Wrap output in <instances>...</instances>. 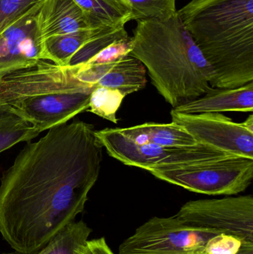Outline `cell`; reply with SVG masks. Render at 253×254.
Wrapping results in <instances>:
<instances>
[{
	"label": "cell",
	"mask_w": 253,
	"mask_h": 254,
	"mask_svg": "<svg viewBox=\"0 0 253 254\" xmlns=\"http://www.w3.org/2000/svg\"><path fill=\"white\" fill-rule=\"evenodd\" d=\"M40 133L31 124L0 109V153L20 142L32 140Z\"/></svg>",
	"instance_id": "cell-18"
},
{
	"label": "cell",
	"mask_w": 253,
	"mask_h": 254,
	"mask_svg": "<svg viewBox=\"0 0 253 254\" xmlns=\"http://www.w3.org/2000/svg\"><path fill=\"white\" fill-rule=\"evenodd\" d=\"M132 49V37L127 36L116 40L114 43L102 49L98 55L82 65H102L114 64L129 55Z\"/></svg>",
	"instance_id": "cell-23"
},
{
	"label": "cell",
	"mask_w": 253,
	"mask_h": 254,
	"mask_svg": "<svg viewBox=\"0 0 253 254\" xmlns=\"http://www.w3.org/2000/svg\"><path fill=\"white\" fill-rule=\"evenodd\" d=\"M131 12V20L163 21L177 13L176 0H120Z\"/></svg>",
	"instance_id": "cell-19"
},
{
	"label": "cell",
	"mask_w": 253,
	"mask_h": 254,
	"mask_svg": "<svg viewBox=\"0 0 253 254\" xmlns=\"http://www.w3.org/2000/svg\"><path fill=\"white\" fill-rule=\"evenodd\" d=\"M95 135L110 156L126 165L147 171L157 167L193 164L233 155L202 143L190 146L138 145L123 135L118 128L95 130Z\"/></svg>",
	"instance_id": "cell-6"
},
{
	"label": "cell",
	"mask_w": 253,
	"mask_h": 254,
	"mask_svg": "<svg viewBox=\"0 0 253 254\" xmlns=\"http://www.w3.org/2000/svg\"><path fill=\"white\" fill-rule=\"evenodd\" d=\"M176 113L199 114L253 110V81L234 89L214 88L193 101L172 109Z\"/></svg>",
	"instance_id": "cell-12"
},
{
	"label": "cell",
	"mask_w": 253,
	"mask_h": 254,
	"mask_svg": "<svg viewBox=\"0 0 253 254\" xmlns=\"http://www.w3.org/2000/svg\"><path fill=\"white\" fill-rule=\"evenodd\" d=\"M129 55L139 60L172 108L210 92L213 70L178 13L166 20L139 21Z\"/></svg>",
	"instance_id": "cell-3"
},
{
	"label": "cell",
	"mask_w": 253,
	"mask_h": 254,
	"mask_svg": "<svg viewBox=\"0 0 253 254\" xmlns=\"http://www.w3.org/2000/svg\"><path fill=\"white\" fill-rule=\"evenodd\" d=\"M118 129L123 135L138 145L152 143L162 146H190L199 143L187 130L174 122L146 123Z\"/></svg>",
	"instance_id": "cell-13"
},
{
	"label": "cell",
	"mask_w": 253,
	"mask_h": 254,
	"mask_svg": "<svg viewBox=\"0 0 253 254\" xmlns=\"http://www.w3.org/2000/svg\"><path fill=\"white\" fill-rule=\"evenodd\" d=\"M89 28L62 35L53 36L44 40L45 52L47 61L56 65H69L73 57L105 28Z\"/></svg>",
	"instance_id": "cell-15"
},
{
	"label": "cell",
	"mask_w": 253,
	"mask_h": 254,
	"mask_svg": "<svg viewBox=\"0 0 253 254\" xmlns=\"http://www.w3.org/2000/svg\"><path fill=\"white\" fill-rule=\"evenodd\" d=\"M98 27H125L131 12L120 0H74Z\"/></svg>",
	"instance_id": "cell-16"
},
{
	"label": "cell",
	"mask_w": 253,
	"mask_h": 254,
	"mask_svg": "<svg viewBox=\"0 0 253 254\" xmlns=\"http://www.w3.org/2000/svg\"><path fill=\"white\" fill-rule=\"evenodd\" d=\"M92 232V228L83 220L74 221L56 233L40 254H80Z\"/></svg>",
	"instance_id": "cell-17"
},
{
	"label": "cell",
	"mask_w": 253,
	"mask_h": 254,
	"mask_svg": "<svg viewBox=\"0 0 253 254\" xmlns=\"http://www.w3.org/2000/svg\"><path fill=\"white\" fill-rule=\"evenodd\" d=\"M124 98V95L118 90L95 86L91 94L88 111L108 122L117 124V111Z\"/></svg>",
	"instance_id": "cell-20"
},
{
	"label": "cell",
	"mask_w": 253,
	"mask_h": 254,
	"mask_svg": "<svg viewBox=\"0 0 253 254\" xmlns=\"http://www.w3.org/2000/svg\"><path fill=\"white\" fill-rule=\"evenodd\" d=\"M95 87L80 80L75 67L41 61L0 77V109L41 133L88 111Z\"/></svg>",
	"instance_id": "cell-4"
},
{
	"label": "cell",
	"mask_w": 253,
	"mask_h": 254,
	"mask_svg": "<svg viewBox=\"0 0 253 254\" xmlns=\"http://www.w3.org/2000/svg\"><path fill=\"white\" fill-rule=\"evenodd\" d=\"M147 83V68L139 60L128 55L117 61L95 86L116 89L126 97L142 90Z\"/></svg>",
	"instance_id": "cell-14"
},
{
	"label": "cell",
	"mask_w": 253,
	"mask_h": 254,
	"mask_svg": "<svg viewBox=\"0 0 253 254\" xmlns=\"http://www.w3.org/2000/svg\"><path fill=\"white\" fill-rule=\"evenodd\" d=\"M43 40L98 27L74 0H46L37 14Z\"/></svg>",
	"instance_id": "cell-11"
},
{
	"label": "cell",
	"mask_w": 253,
	"mask_h": 254,
	"mask_svg": "<svg viewBox=\"0 0 253 254\" xmlns=\"http://www.w3.org/2000/svg\"><path fill=\"white\" fill-rule=\"evenodd\" d=\"M102 146L93 125L74 121L28 143L3 173L0 234L16 252L34 254L83 213L99 178Z\"/></svg>",
	"instance_id": "cell-1"
},
{
	"label": "cell",
	"mask_w": 253,
	"mask_h": 254,
	"mask_svg": "<svg viewBox=\"0 0 253 254\" xmlns=\"http://www.w3.org/2000/svg\"><path fill=\"white\" fill-rule=\"evenodd\" d=\"M148 172L192 192L233 195L244 192L252 183L253 158L227 155L193 164L157 167Z\"/></svg>",
	"instance_id": "cell-5"
},
{
	"label": "cell",
	"mask_w": 253,
	"mask_h": 254,
	"mask_svg": "<svg viewBox=\"0 0 253 254\" xmlns=\"http://www.w3.org/2000/svg\"><path fill=\"white\" fill-rule=\"evenodd\" d=\"M237 254H253V243L245 242L242 249Z\"/></svg>",
	"instance_id": "cell-25"
},
{
	"label": "cell",
	"mask_w": 253,
	"mask_h": 254,
	"mask_svg": "<svg viewBox=\"0 0 253 254\" xmlns=\"http://www.w3.org/2000/svg\"><path fill=\"white\" fill-rule=\"evenodd\" d=\"M80 254H114L107 245L105 239L101 237L88 240L80 250Z\"/></svg>",
	"instance_id": "cell-24"
},
{
	"label": "cell",
	"mask_w": 253,
	"mask_h": 254,
	"mask_svg": "<svg viewBox=\"0 0 253 254\" xmlns=\"http://www.w3.org/2000/svg\"><path fill=\"white\" fill-rule=\"evenodd\" d=\"M43 3L15 21L0 34V77L47 61L37 14Z\"/></svg>",
	"instance_id": "cell-10"
},
{
	"label": "cell",
	"mask_w": 253,
	"mask_h": 254,
	"mask_svg": "<svg viewBox=\"0 0 253 254\" xmlns=\"http://www.w3.org/2000/svg\"><path fill=\"white\" fill-rule=\"evenodd\" d=\"M177 13L213 70L212 87L253 81V0H191Z\"/></svg>",
	"instance_id": "cell-2"
},
{
	"label": "cell",
	"mask_w": 253,
	"mask_h": 254,
	"mask_svg": "<svg viewBox=\"0 0 253 254\" xmlns=\"http://www.w3.org/2000/svg\"><path fill=\"white\" fill-rule=\"evenodd\" d=\"M46 0H0V34L21 16Z\"/></svg>",
	"instance_id": "cell-21"
},
{
	"label": "cell",
	"mask_w": 253,
	"mask_h": 254,
	"mask_svg": "<svg viewBox=\"0 0 253 254\" xmlns=\"http://www.w3.org/2000/svg\"><path fill=\"white\" fill-rule=\"evenodd\" d=\"M175 216L193 226L231 234L253 243L252 195L190 201Z\"/></svg>",
	"instance_id": "cell-8"
},
{
	"label": "cell",
	"mask_w": 253,
	"mask_h": 254,
	"mask_svg": "<svg viewBox=\"0 0 253 254\" xmlns=\"http://www.w3.org/2000/svg\"><path fill=\"white\" fill-rule=\"evenodd\" d=\"M245 242L236 236L220 233L205 242L196 254H237Z\"/></svg>",
	"instance_id": "cell-22"
},
{
	"label": "cell",
	"mask_w": 253,
	"mask_h": 254,
	"mask_svg": "<svg viewBox=\"0 0 253 254\" xmlns=\"http://www.w3.org/2000/svg\"><path fill=\"white\" fill-rule=\"evenodd\" d=\"M213 230L185 223L175 216L151 218L119 246L118 254H196Z\"/></svg>",
	"instance_id": "cell-7"
},
{
	"label": "cell",
	"mask_w": 253,
	"mask_h": 254,
	"mask_svg": "<svg viewBox=\"0 0 253 254\" xmlns=\"http://www.w3.org/2000/svg\"><path fill=\"white\" fill-rule=\"evenodd\" d=\"M172 122L187 130L196 141L230 155L253 158V132L219 113L185 114L172 110Z\"/></svg>",
	"instance_id": "cell-9"
},
{
	"label": "cell",
	"mask_w": 253,
	"mask_h": 254,
	"mask_svg": "<svg viewBox=\"0 0 253 254\" xmlns=\"http://www.w3.org/2000/svg\"><path fill=\"white\" fill-rule=\"evenodd\" d=\"M22 254L19 253V252H14V253H7V254ZM34 254H40V252H38V253Z\"/></svg>",
	"instance_id": "cell-27"
},
{
	"label": "cell",
	"mask_w": 253,
	"mask_h": 254,
	"mask_svg": "<svg viewBox=\"0 0 253 254\" xmlns=\"http://www.w3.org/2000/svg\"><path fill=\"white\" fill-rule=\"evenodd\" d=\"M245 126L248 128L251 131H253V115H251L249 116V117L248 118L246 121L245 122H243Z\"/></svg>",
	"instance_id": "cell-26"
}]
</instances>
